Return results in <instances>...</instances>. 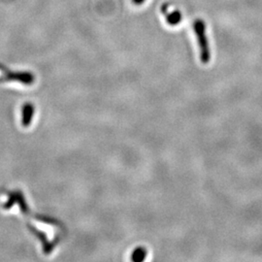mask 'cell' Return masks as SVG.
Segmentation results:
<instances>
[{"instance_id":"obj_1","label":"cell","mask_w":262,"mask_h":262,"mask_svg":"<svg viewBox=\"0 0 262 262\" xmlns=\"http://www.w3.org/2000/svg\"><path fill=\"white\" fill-rule=\"evenodd\" d=\"M193 29L196 34L197 42L200 50V60L203 64H207L211 60V49L207 39L206 25L203 19H196L193 24Z\"/></svg>"},{"instance_id":"obj_4","label":"cell","mask_w":262,"mask_h":262,"mask_svg":"<svg viewBox=\"0 0 262 262\" xmlns=\"http://www.w3.org/2000/svg\"><path fill=\"white\" fill-rule=\"evenodd\" d=\"M147 255V251L144 249V248H137L133 253H132V256H131V259L133 261H142L145 259Z\"/></svg>"},{"instance_id":"obj_3","label":"cell","mask_w":262,"mask_h":262,"mask_svg":"<svg viewBox=\"0 0 262 262\" xmlns=\"http://www.w3.org/2000/svg\"><path fill=\"white\" fill-rule=\"evenodd\" d=\"M164 14L166 16L167 24L170 26H177L182 20V14L180 11H172L170 13L165 12Z\"/></svg>"},{"instance_id":"obj_2","label":"cell","mask_w":262,"mask_h":262,"mask_svg":"<svg viewBox=\"0 0 262 262\" xmlns=\"http://www.w3.org/2000/svg\"><path fill=\"white\" fill-rule=\"evenodd\" d=\"M34 114V107L30 103H27L23 107V119H21V124L24 126H28L33 119Z\"/></svg>"},{"instance_id":"obj_5","label":"cell","mask_w":262,"mask_h":262,"mask_svg":"<svg viewBox=\"0 0 262 262\" xmlns=\"http://www.w3.org/2000/svg\"><path fill=\"white\" fill-rule=\"evenodd\" d=\"M133 1V3L134 4H136V5H140V4H142L145 0H132Z\"/></svg>"}]
</instances>
